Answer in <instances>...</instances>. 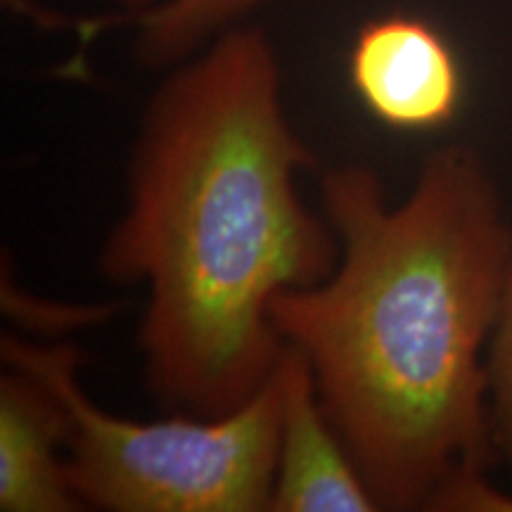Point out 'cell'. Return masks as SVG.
<instances>
[{"mask_svg": "<svg viewBox=\"0 0 512 512\" xmlns=\"http://www.w3.org/2000/svg\"><path fill=\"white\" fill-rule=\"evenodd\" d=\"M313 164L278 50L254 24L166 69L152 93L100 271L145 287V382L174 413L219 418L252 399L283 349L275 299L335 271V230L297 185Z\"/></svg>", "mask_w": 512, "mask_h": 512, "instance_id": "obj_1", "label": "cell"}, {"mask_svg": "<svg viewBox=\"0 0 512 512\" xmlns=\"http://www.w3.org/2000/svg\"><path fill=\"white\" fill-rule=\"evenodd\" d=\"M335 271L273 304L380 510H430L453 479L496 463L489 347L512 226L470 145L434 150L389 204L368 164L320 178Z\"/></svg>", "mask_w": 512, "mask_h": 512, "instance_id": "obj_2", "label": "cell"}, {"mask_svg": "<svg viewBox=\"0 0 512 512\" xmlns=\"http://www.w3.org/2000/svg\"><path fill=\"white\" fill-rule=\"evenodd\" d=\"M5 366L34 375L64 406L67 467L83 508L107 512H264L278 456L280 389L275 368L252 399L219 418L174 413L119 418L79 380L72 344L3 335Z\"/></svg>", "mask_w": 512, "mask_h": 512, "instance_id": "obj_3", "label": "cell"}, {"mask_svg": "<svg viewBox=\"0 0 512 512\" xmlns=\"http://www.w3.org/2000/svg\"><path fill=\"white\" fill-rule=\"evenodd\" d=\"M349 81L363 107L394 131L451 124L463 102V69L427 19L384 15L363 24L349 50Z\"/></svg>", "mask_w": 512, "mask_h": 512, "instance_id": "obj_4", "label": "cell"}, {"mask_svg": "<svg viewBox=\"0 0 512 512\" xmlns=\"http://www.w3.org/2000/svg\"><path fill=\"white\" fill-rule=\"evenodd\" d=\"M271 512H375L366 479L320 403L306 358L283 342Z\"/></svg>", "mask_w": 512, "mask_h": 512, "instance_id": "obj_5", "label": "cell"}, {"mask_svg": "<svg viewBox=\"0 0 512 512\" xmlns=\"http://www.w3.org/2000/svg\"><path fill=\"white\" fill-rule=\"evenodd\" d=\"M69 420L60 399L34 375L5 366L0 375V510L76 512L69 479Z\"/></svg>", "mask_w": 512, "mask_h": 512, "instance_id": "obj_6", "label": "cell"}, {"mask_svg": "<svg viewBox=\"0 0 512 512\" xmlns=\"http://www.w3.org/2000/svg\"><path fill=\"white\" fill-rule=\"evenodd\" d=\"M126 15L83 24V36L105 31L110 24L136 27L138 60L150 69H171L200 53L223 31L249 22L268 0H138Z\"/></svg>", "mask_w": 512, "mask_h": 512, "instance_id": "obj_7", "label": "cell"}, {"mask_svg": "<svg viewBox=\"0 0 512 512\" xmlns=\"http://www.w3.org/2000/svg\"><path fill=\"white\" fill-rule=\"evenodd\" d=\"M489 411L496 458L512 467V264L489 347Z\"/></svg>", "mask_w": 512, "mask_h": 512, "instance_id": "obj_8", "label": "cell"}, {"mask_svg": "<svg viewBox=\"0 0 512 512\" xmlns=\"http://www.w3.org/2000/svg\"><path fill=\"white\" fill-rule=\"evenodd\" d=\"M430 510L444 512H512V494L498 489L486 479V472H470L453 479L434 498Z\"/></svg>", "mask_w": 512, "mask_h": 512, "instance_id": "obj_9", "label": "cell"}]
</instances>
